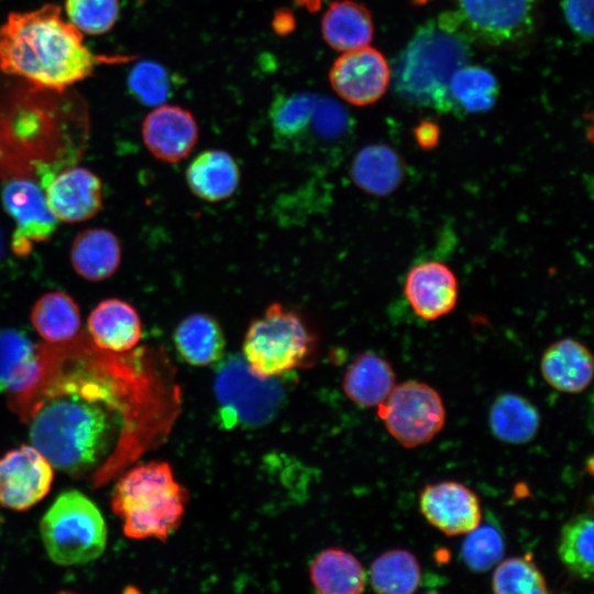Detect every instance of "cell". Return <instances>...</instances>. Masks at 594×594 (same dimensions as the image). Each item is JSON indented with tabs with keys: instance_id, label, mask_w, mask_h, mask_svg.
<instances>
[{
	"instance_id": "6da1fadb",
	"label": "cell",
	"mask_w": 594,
	"mask_h": 594,
	"mask_svg": "<svg viewBox=\"0 0 594 594\" xmlns=\"http://www.w3.org/2000/svg\"><path fill=\"white\" fill-rule=\"evenodd\" d=\"M42 351L43 378L19 414L31 443L53 469L105 485L158 436L157 358L100 349L87 333Z\"/></svg>"
},
{
	"instance_id": "7a4b0ae2",
	"label": "cell",
	"mask_w": 594,
	"mask_h": 594,
	"mask_svg": "<svg viewBox=\"0 0 594 594\" xmlns=\"http://www.w3.org/2000/svg\"><path fill=\"white\" fill-rule=\"evenodd\" d=\"M88 129L86 102L69 88L0 76V176L4 180L28 178L44 189L79 160Z\"/></svg>"
},
{
	"instance_id": "3957f363",
	"label": "cell",
	"mask_w": 594,
	"mask_h": 594,
	"mask_svg": "<svg viewBox=\"0 0 594 594\" xmlns=\"http://www.w3.org/2000/svg\"><path fill=\"white\" fill-rule=\"evenodd\" d=\"M133 59L90 51L82 33L54 3L11 12L0 25V72L37 86L66 89L90 77L101 64Z\"/></svg>"
},
{
	"instance_id": "277c9868",
	"label": "cell",
	"mask_w": 594,
	"mask_h": 594,
	"mask_svg": "<svg viewBox=\"0 0 594 594\" xmlns=\"http://www.w3.org/2000/svg\"><path fill=\"white\" fill-rule=\"evenodd\" d=\"M474 41L455 11L442 12L421 24L395 69V89L407 102L455 112L449 84L453 73L468 65Z\"/></svg>"
},
{
	"instance_id": "5b68a950",
	"label": "cell",
	"mask_w": 594,
	"mask_h": 594,
	"mask_svg": "<svg viewBox=\"0 0 594 594\" xmlns=\"http://www.w3.org/2000/svg\"><path fill=\"white\" fill-rule=\"evenodd\" d=\"M188 492L174 477L166 462L134 466L117 482L113 513L123 520V532L132 539L166 540L180 525Z\"/></svg>"
},
{
	"instance_id": "8992f818",
	"label": "cell",
	"mask_w": 594,
	"mask_h": 594,
	"mask_svg": "<svg viewBox=\"0 0 594 594\" xmlns=\"http://www.w3.org/2000/svg\"><path fill=\"white\" fill-rule=\"evenodd\" d=\"M315 337L294 310L270 305L249 326L243 359L261 377H277L302 365L315 350Z\"/></svg>"
},
{
	"instance_id": "52a82bcc",
	"label": "cell",
	"mask_w": 594,
	"mask_h": 594,
	"mask_svg": "<svg viewBox=\"0 0 594 594\" xmlns=\"http://www.w3.org/2000/svg\"><path fill=\"white\" fill-rule=\"evenodd\" d=\"M40 531L50 559L58 565L90 562L107 544L101 513L78 491L64 492L55 499L41 520Z\"/></svg>"
},
{
	"instance_id": "ba28073f",
	"label": "cell",
	"mask_w": 594,
	"mask_h": 594,
	"mask_svg": "<svg viewBox=\"0 0 594 594\" xmlns=\"http://www.w3.org/2000/svg\"><path fill=\"white\" fill-rule=\"evenodd\" d=\"M215 392L222 420L246 427L267 424L284 399L276 377L256 375L238 355L229 356L218 367Z\"/></svg>"
},
{
	"instance_id": "9c48e42d",
	"label": "cell",
	"mask_w": 594,
	"mask_h": 594,
	"mask_svg": "<svg viewBox=\"0 0 594 594\" xmlns=\"http://www.w3.org/2000/svg\"><path fill=\"white\" fill-rule=\"evenodd\" d=\"M377 407L389 435L407 449L429 443L446 422L441 396L433 387L418 381L395 385Z\"/></svg>"
},
{
	"instance_id": "30bf717a",
	"label": "cell",
	"mask_w": 594,
	"mask_h": 594,
	"mask_svg": "<svg viewBox=\"0 0 594 594\" xmlns=\"http://www.w3.org/2000/svg\"><path fill=\"white\" fill-rule=\"evenodd\" d=\"M457 6L472 40L486 45L515 43L535 26L536 0H457Z\"/></svg>"
},
{
	"instance_id": "8fae6325",
	"label": "cell",
	"mask_w": 594,
	"mask_h": 594,
	"mask_svg": "<svg viewBox=\"0 0 594 594\" xmlns=\"http://www.w3.org/2000/svg\"><path fill=\"white\" fill-rule=\"evenodd\" d=\"M44 375L42 343L15 329L0 330V393L19 415Z\"/></svg>"
},
{
	"instance_id": "7c38bea8",
	"label": "cell",
	"mask_w": 594,
	"mask_h": 594,
	"mask_svg": "<svg viewBox=\"0 0 594 594\" xmlns=\"http://www.w3.org/2000/svg\"><path fill=\"white\" fill-rule=\"evenodd\" d=\"M43 190L28 178L7 179L3 186L4 209L16 224L12 250L18 255L29 254L34 243L48 240L57 228L58 219L48 208Z\"/></svg>"
},
{
	"instance_id": "4fadbf2b",
	"label": "cell",
	"mask_w": 594,
	"mask_h": 594,
	"mask_svg": "<svg viewBox=\"0 0 594 594\" xmlns=\"http://www.w3.org/2000/svg\"><path fill=\"white\" fill-rule=\"evenodd\" d=\"M391 70L384 55L367 46L343 52L332 64L329 81L336 94L353 106H369L385 94Z\"/></svg>"
},
{
	"instance_id": "5bb4252c",
	"label": "cell",
	"mask_w": 594,
	"mask_h": 594,
	"mask_svg": "<svg viewBox=\"0 0 594 594\" xmlns=\"http://www.w3.org/2000/svg\"><path fill=\"white\" fill-rule=\"evenodd\" d=\"M53 466L32 444H22L0 459V505L24 510L50 492Z\"/></svg>"
},
{
	"instance_id": "9a60e30c",
	"label": "cell",
	"mask_w": 594,
	"mask_h": 594,
	"mask_svg": "<svg viewBox=\"0 0 594 594\" xmlns=\"http://www.w3.org/2000/svg\"><path fill=\"white\" fill-rule=\"evenodd\" d=\"M403 290L416 317L424 321H436L454 310L460 286L454 271L448 264L429 260L409 268Z\"/></svg>"
},
{
	"instance_id": "2e32d148",
	"label": "cell",
	"mask_w": 594,
	"mask_h": 594,
	"mask_svg": "<svg viewBox=\"0 0 594 594\" xmlns=\"http://www.w3.org/2000/svg\"><path fill=\"white\" fill-rule=\"evenodd\" d=\"M419 508L431 526L450 537L466 535L482 520L477 495L454 481L426 485L420 492Z\"/></svg>"
},
{
	"instance_id": "e0dca14e",
	"label": "cell",
	"mask_w": 594,
	"mask_h": 594,
	"mask_svg": "<svg viewBox=\"0 0 594 594\" xmlns=\"http://www.w3.org/2000/svg\"><path fill=\"white\" fill-rule=\"evenodd\" d=\"M199 129L195 117L176 105H160L142 122V139L151 154L167 163L184 160L195 147Z\"/></svg>"
},
{
	"instance_id": "ac0fdd59",
	"label": "cell",
	"mask_w": 594,
	"mask_h": 594,
	"mask_svg": "<svg viewBox=\"0 0 594 594\" xmlns=\"http://www.w3.org/2000/svg\"><path fill=\"white\" fill-rule=\"evenodd\" d=\"M44 190L48 208L64 222L86 221L95 217L102 206L101 182L84 167L63 169L48 182Z\"/></svg>"
},
{
	"instance_id": "d6986e66",
	"label": "cell",
	"mask_w": 594,
	"mask_h": 594,
	"mask_svg": "<svg viewBox=\"0 0 594 594\" xmlns=\"http://www.w3.org/2000/svg\"><path fill=\"white\" fill-rule=\"evenodd\" d=\"M594 362L588 348L576 339L562 338L542 353L540 371L554 389L578 394L586 389L593 378Z\"/></svg>"
},
{
	"instance_id": "ffe728a7",
	"label": "cell",
	"mask_w": 594,
	"mask_h": 594,
	"mask_svg": "<svg viewBox=\"0 0 594 594\" xmlns=\"http://www.w3.org/2000/svg\"><path fill=\"white\" fill-rule=\"evenodd\" d=\"M349 175L353 184L375 197H387L403 185L406 166L402 156L386 144H370L352 158Z\"/></svg>"
},
{
	"instance_id": "44dd1931",
	"label": "cell",
	"mask_w": 594,
	"mask_h": 594,
	"mask_svg": "<svg viewBox=\"0 0 594 594\" xmlns=\"http://www.w3.org/2000/svg\"><path fill=\"white\" fill-rule=\"evenodd\" d=\"M88 330L95 345L118 353L133 350L142 336L138 311L118 298L106 299L94 308L88 317Z\"/></svg>"
},
{
	"instance_id": "7402d4cb",
	"label": "cell",
	"mask_w": 594,
	"mask_h": 594,
	"mask_svg": "<svg viewBox=\"0 0 594 594\" xmlns=\"http://www.w3.org/2000/svg\"><path fill=\"white\" fill-rule=\"evenodd\" d=\"M189 189L208 202L230 198L240 183V168L230 153L212 148L199 153L186 169Z\"/></svg>"
},
{
	"instance_id": "603a6c76",
	"label": "cell",
	"mask_w": 594,
	"mask_h": 594,
	"mask_svg": "<svg viewBox=\"0 0 594 594\" xmlns=\"http://www.w3.org/2000/svg\"><path fill=\"white\" fill-rule=\"evenodd\" d=\"M396 385L392 364L375 352L359 354L343 377L342 387L346 397L361 407L381 405Z\"/></svg>"
},
{
	"instance_id": "cb8c5ba5",
	"label": "cell",
	"mask_w": 594,
	"mask_h": 594,
	"mask_svg": "<svg viewBox=\"0 0 594 594\" xmlns=\"http://www.w3.org/2000/svg\"><path fill=\"white\" fill-rule=\"evenodd\" d=\"M374 33L371 12L353 0H336L321 19V34L333 50L348 52L367 46Z\"/></svg>"
},
{
	"instance_id": "d4e9b609",
	"label": "cell",
	"mask_w": 594,
	"mask_h": 594,
	"mask_svg": "<svg viewBox=\"0 0 594 594\" xmlns=\"http://www.w3.org/2000/svg\"><path fill=\"white\" fill-rule=\"evenodd\" d=\"M319 96L314 92L276 95L270 107L268 118L278 145L295 148L309 143Z\"/></svg>"
},
{
	"instance_id": "484cf974",
	"label": "cell",
	"mask_w": 594,
	"mask_h": 594,
	"mask_svg": "<svg viewBox=\"0 0 594 594\" xmlns=\"http://www.w3.org/2000/svg\"><path fill=\"white\" fill-rule=\"evenodd\" d=\"M174 344L180 358L194 366L218 362L226 349L223 330L210 315L196 312L184 318L174 331Z\"/></svg>"
},
{
	"instance_id": "4316f807",
	"label": "cell",
	"mask_w": 594,
	"mask_h": 594,
	"mask_svg": "<svg viewBox=\"0 0 594 594\" xmlns=\"http://www.w3.org/2000/svg\"><path fill=\"white\" fill-rule=\"evenodd\" d=\"M70 261L81 277L92 282L107 279L120 265V243L117 237L106 229L84 230L72 244Z\"/></svg>"
},
{
	"instance_id": "83f0119b",
	"label": "cell",
	"mask_w": 594,
	"mask_h": 594,
	"mask_svg": "<svg viewBox=\"0 0 594 594\" xmlns=\"http://www.w3.org/2000/svg\"><path fill=\"white\" fill-rule=\"evenodd\" d=\"M488 425L497 440L509 444H524L536 437L540 427V414L526 397L503 393L490 407Z\"/></svg>"
},
{
	"instance_id": "f1b7e54d",
	"label": "cell",
	"mask_w": 594,
	"mask_h": 594,
	"mask_svg": "<svg viewBox=\"0 0 594 594\" xmlns=\"http://www.w3.org/2000/svg\"><path fill=\"white\" fill-rule=\"evenodd\" d=\"M311 582L322 594H360L365 586V572L360 561L342 549L319 553L310 568Z\"/></svg>"
},
{
	"instance_id": "f546056e",
	"label": "cell",
	"mask_w": 594,
	"mask_h": 594,
	"mask_svg": "<svg viewBox=\"0 0 594 594\" xmlns=\"http://www.w3.org/2000/svg\"><path fill=\"white\" fill-rule=\"evenodd\" d=\"M31 322L45 342H67L79 333L80 311L69 295L51 292L34 304Z\"/></svg>"
},
{
	"instance_id": "4dcf8cb0",
	"label": "cell",
	"mask_w": 594,
	"mask_h": 594,
	"mask_svg": "<svg viewBox=\"0 0 594 594\" xmlns=\"http://www.w3.org/2000/svg\"><path fill=\"white\" fill-rule=\"evenodd\" d=\"M594 521L590 513L568 520L561 528L557 553L571 575L583 581L593 579Z\"/></svg>"
},
{
	"instance_id": "1f68e13d",
	"label": "cell",
	"mask_w": 594,
	"mask_h": 594,
	"mask_svg": "<svg viewBox=\"0 0 594 594\" xmlns=\"http://www.w3.org/2000/svg\"><path fill=\"white\" fill-rule=\"evenodd\" d=\"M420 580L419 562L406 549L385 551L371 564L370 581L377 593L410 594L418 588Z\"/></svg>"
},
{
	"instance_id": "d6a6232c",
	"label": "cell",
	"mask_w": 594,
	"mask_h": 594,
	"mask_svg": "<svg viewBox=\"0 0 594 594\" xmlns=\"http://www.w3.org/2000/svg\"><path fill=\"white\" fill-rule=\"evenodd\" d=\"M449 92L455 112L477 113L493 108L499 86L488 69L465 65L453 73Z\"/></svg>"
},
{
	"instance_id": "836d02e7",
	"label": "cell",
	"mask_w": 594,
	"mask_h": 594,
	"mask_svg": "<svg viewBox=\"0 0 594 594\" xmlns=\"http://www.w3.org/2000/svg\"><path fill=\"white\" fill-rule=\"evenodd\" d=\"M492 588L496 594H544L546 579L531 559L512 557L499 561L492 576Z\"/></svg>"
},
{
	"instance_id": "e575fe53",
	"label": "cell",
	"mask_w": 594,
	"mask_h": 594,
	"mask_svg": "<svg viewBox=\"0 0 594 594\" xmlns=\"http://www.w3.org/2000/svg\"><path fill=\"white\" fill-rule=\"evenodd\" d=\"M174 76L165 66L153 61H141L128 75V89L144 106L157 107L172 96Z\"/></svg>"
},
{
	"instance_id": "d590c367",
	"label": "cell",
	"mask_w": 594,
	"mask_h": 594,
	"mask_svg": "<svg viewBox=\"0 0 594 594\" xmlns=\"http://www.w3.org/2000/svg\"><path fill=\"white\" fill-rule=\"evenodd\" d=\"M65 12L82 34L101 35L116 25L120 3L119 0H65Z\"/></svg>"
},
{
	"instance_id": "8d00e7d4",
	"label": "cell",
	"mask_w": 594,
	"mask_h": 594,
	"mask_svg": "<svg viewBox=\"0 0 594 594\" xmlns=\"http://www.w3.org/2000/svg\"><path fill=\"white\" fill-rule=\"evenodd\" d=\"M461 548L463 562L474 572H485L503 558L505 544L501 531L493 525H479L466 534Z\"/></svg>"
},
{
	"instance_id": "74e56055",
	"label": "cell",
	"mask_w": 594,
	"mask_h": 594,
	"mask_svg": "<svg viewBox=\"0 0 594 594\" xmlns=\"http://www.w3.org/2000/svg\"><path fill=\"white\" fill-rule=\"evenodd\" d=\"M565 21L581 40L593 38V0H563L561 3Z\"/></svg>"
},
{
	"instance_id": "f35d334b",
	"label": "cell",
	"mask_w": 594,
	"mask_h": 594,
	"mask_svg": "<svg viewBox=\"0 0 594 594\" xmlns=\"http://www.w3.org/2000/svg\"><path fill=\"white\" fill-rule=\"evenodd\" d=\"M414 138L422 150L436 147L440 139V129L432 121H421L414 129Z\"/></svg>"
},
{
	"instance_id": "ab89813d",
	"label": "cell",
	"mask_w": 594,
	"mask_h": 594,
	"mask_svg": "<svg viewBox=\"0 0 594 594\" xmlns=\"http://www.w3.org/2000/svg\"><path fill=\"white\" fill-rule=\"evenodd\" d=\"M295 16L288 9H280L274 14L272 26L275 33L287 35L295 30Z\"/></svg>"
},
{
	"instance_id": "60d3db41",
	"label": "cell",
	"mask_w": 594,
	"mask_h": 594,
	"mask_svg": "<svg viewBox=\"0 0 594 594\" xmlns=\"http://www.w3.org/2000/svg\"><path fill=\"white\" fill-rule=\"evenodd\" d=\"M293 1L297 7L305 9L309 13H315L319 11L322 4V0H293Z\"/></svg>"
},
{
	"instance_id": "b9f144b4",
	"label": "cell",
	"mask_w": 594,
	"mask_h": 594,
	"mask_svg": "<svg viewBox=\"0 0 594 594\" xmlns=\"http://www.w3.org/2000/svg\"><path fill=\"white\" fill-rule=\"evenodd\" d=\"M3 253H4V240H3L2 232L0 230V258L2 257Z\"/></svg>"
},
{
	"instance_id": "7bdbcfd3",
	"label": "cell",
	"mask_w": 594,
	"mask_h": 594,
	"mask_svg": "<svg viewBox=\"0 0 594 594\" xmlns=\"http://www.w3.org/2000/svg\"><path fill=\"white\" fill-rule=\"evenodd\" d=\"M429 1H431V0H411V2H413L414 4H417V6L426 4V3H428Z\"/></svg>"
}]
</instances>
